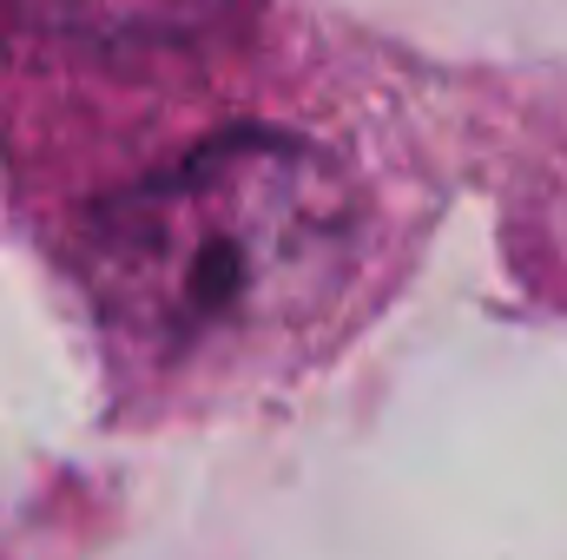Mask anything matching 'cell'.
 Masks as SVG:
<instances>
[{
  "instance_id": "obj_2",
  "label": "cell",
  "mask_w": 567,
  "mask_h": 560,
  "mask_svg": "<svg viewBox=\"0 0 567 560\" xmlns=\"http://www.w3.org/2000/svg\"><path fill=\"white\" fill-rule=\"evenodd\" d=\"M40 7L73 40H93L106 53H152L198 40L231 0H40Z\"/></svg>"
},
{
  "instance_id": "obj_1",
  "label": "cell",
  "mask_w": 567,
  "mask_h": 560,
  "mask_svg": "<svg viewBox=\"0 0 567 560\" xmlns=\"http://www.w3.org/2000/svg\"><path fill=\"white\" fill-rule=\"evenodd\" d=\"M357 211L323 152L231 133L140 191L93 231V303L158 370H218L284 343L350 265Z\"/></svg>"
}]
</instances>
